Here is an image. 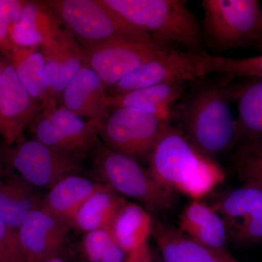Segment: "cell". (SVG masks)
<instances>
[{
  "mask_svg": "<svg viewBox=\"0 0 262 262\" xmlns=\"http://www.w3.org/2000/svg\"><path fill=\"white\" fill-rule=\"evenodd\" d=\"M37 262H72L70 261V258L67 257L64 255L62 253L61 251L54 254L50 255V256H46V257L39 260Z\"/></svg>",
  "mask_w": 262,
  "mask_h": 262,
  "instance_id": "836d02e7",
  "label": "cell"
},
{
  "mask_svg": "<svg viewBox=\"0 0 262 262\" xmlns=\"http://www.w3.org/2000/svg\"><path fill=\"white\" fill-rule=\"evenodd\" d=\"M161 262H239L227 251L207 247L173 226L155 221L152 234Z\"/></svg>",
  "mask_w": 262,
  "mask_h": 262,
  "instance_id": "2e32d148",
  "label": "cell"
},
{
  "mask_svg": "<svg viewBox=\"0 0 262 262\" xmlns=\"http://www.w3.org/2000/svg\"><path fill=\"white\" fill-rule=\"evenodd\" d=\"M46 66L48 93L58 102L66 87L84 64L82 47L75 36L65 29L56 37L39 46Z\"/></svg>",
  "mask_w": 262,
  "mask_h": 262,
  "instance_id": "5bb4252c",
  "label": "cell"
},
{
  "mask_svg": "<svg viewBox=\"0 0 262 262\" xmlns=\"http://www.w3.org/2000/svg\"><path fill=\"white\" fill-rule=\"evenodd\" d=\"M1 80H2V69H1V67H0V85H1Z\"/></svg>",
  "mask_w": 262,
  "mask_h": 262,
  "instance_id": "e575fe53",
  "label": "cell"
},
{
  "mask_svg": "<svg viewBox=\"0 0 262 262\" xmlns=\"http://www.w3.org/2000/svg\"><path fill=\"white\" fill-rule=\"evenodd\" d=\"M126 262H154L148 245L136 252L127 254Z\"/></svg>",
  "mask_w": 262,
  "mask_h": 262,
  "instance_id": "d6a6232c",
  "label": "cell"
},
{
  "mask_svg": "<svg viewBox=\"0 0 262 262\" xmlns=\"http://www.w3.org/2000/svg\"><path fill=\"white\" fill-rule=\"evenodd\" d=\"M171 120L134 108H115L98 127V136L110 149L140 162L151 150Z\"/></svg>",
  "mask_w": 262,
  "mask_h": 262,
  "instance_id": "ba28073f",
  "label": "cell"
},
{
  "mask_svg": "<svg viewBox=\"0 0 262 262\" xmlns=\"http://www.w3.org/2000/svg\"><path fill=\"white\" fill-rule=\"evenodd\" d=\"M126 201L124 196L106 185L84 202L71 221L70 227L84 234L108 229L117 212Z\"/></svg>",
  "mask_w": 262,
  "mask_h": 262,
  "instance_id": "484cf974",
  "label": "cell"
},
{
  "mask_svg": "<svg viewBox=\"0 0 262 262\" xmlns=\"http://www.w3.org/2000/svg\"><path fill=\"white\" fill-rule=\"evenodd\" d=\"M106 90L94 71L83 64L66 87L61 100L63 106L77 116L101 122L110 110Z\"/></svg>",
  "mask_w": 262,
  "mask_h": 262,
  "instance_id": "e0dca14e",
  "label": "cell"
},
{
  "mask_svg": "<svg viewBox=\"0 0 262 262\" xmlns=\"http://www.w3.org/2000/svg\"><path fill=\"white\" fill-rule=\"evenodd\" d=\"M0 262H28L20 246L17 229L11 228L1 221Z\"/></svg>",
  "mask_w": 262,
  "mask_h": 262,
  "instance_id": "f546056e",
  "label": "cell"
},
{
  "mask_svg": "<svg viewBox=\"0 0 262 262\" xmlns=\"http://www.w3.org/2000/svg\"><path fill=\"white\" fill-rule=\"evenodd\" d=\"M187 83L184 81H178L150 86L117 96L108 95L107 103L110 108H134L171 120L174 105L185 94Z\"/></svg>",
  "mask_w": 262,
  "mask_h": 262,
  "instance_id": "d6986e66",
  "label": "cell"
},
{
  "mask_svg": "<svg viewBox=\"0 0 262 262\" xmlns=\"http://www.w3.org/2000/svg\"><path fill=\"white\" fill-rule=\"evenodd\" d=\"M214 56L170 48L138 67L110 88V96L170 82L190 81L214 73Z\"/></svg>",
  "mask_w": 262,
  "mask_h": 262,
  "instance_id": "9c48e42d",
  "label": "cell"
},
{
  "mask_svg": "<svg viewBox=\"0 0 262 262\" xmlns=\"http://www.w3.org/2000/svg\"><path fill=\"white\" fill-rule=\"evenodd\" d=\"M5 59L12 65L18 80L29 94L40 103L43 110L58 106V102L48 93L46 66L40 51L36 48L13 46Z\"/></svg>",
  "mask_w": 262,
  "mask_h": 262,
  "instance_id": "cb8c5ba5",
  "label": "cell"
},
{
  "mask_svg": "<svg viewBox=\"0 0 262 262\" xmlns=\"http://www.w3.org/2000/svg\"><path fill=\"white\" fill-rule=\"evenodd\" d=\"M215 73L224 74L229 78H262V55L247 58L216 56Z\"/></svg>",
  "mask_w": 262,
  "mask_h": 262,
  "instance_id": "83f0119b",
  "label": "cell"
},
{
  "mask_svg": "<svg viewBox=\"0 0 262 262\" xmlns=\"http://www.w3.org/2000/svg\"><path fill=\"white\" fill-rule=\"evenodd\" d=\"M233 160L236 171L244 184L262 189V144H239Z\"/></svg>",
  "mask_w": 262,
  "mask_h": 262,
  "instance_id": "4316f807",
  "label": "cell"
},
{
  "mask_svg": "<svg viewBox=\"0 0 262 262\" xmlns=\"http://www.w3.org/2000/svg\"><path fill=\"white\" fill-rule=\"evenodd\" d=\"M170 49L168 43L157 39H111L84 46V64L110 89L146 62Z\"/></svg>",
  "mask_w": 262,
  "mask_h": 262,
  "instance_id": "30bf717a",
  "label": "cell"
},
{
  "mask_svg": "<svg viewBox=\"0 0 262 262\" xmlns=\"http://www.w3.org/2000/svg\"><path fill=\"white\" fill-rule=\"evenodd\" d=\"M70 226L39 207L17 229L28 262L61 251Z\"/></svg>",
  "mask_w": 262,
  "mask_h": 262,
  "instance_id": "9a60e30c",
  "label": "cell"
},
{
  "mask_svg": "<svg viewBox=\"0 0 262 262\" xmlns=\"http://www.w3.org/2000/svg\"><path fill=\"white\" fill-rule=\"evenodd\" d=\"M42 196L37 188L11 172L0 173V221L17 229L34 210Z\"/></svg>",
  "mask_w": 262,
  "mask_h": 262,
  "instance_id": "7402d4cb",
  "label": "cell"
},
{
  "mask_svg": "<svg viewBox=\"0 0 262 262\" xmlns=\"http://www.w3.org/2000/svg\"><path fill=\"white\" fill-rule=\"evenodd\" d=\"M178 228L207 247L227 251L226 245L229 239L223 219L213 207L199 200H194L184 208Z\"/></svg>",
  "mask_w": 262,
  "mask_h": 262,
  "instance_id": "44dd1931",
  "label": "cell"
},
{
  "mask_svg": "<svg viewBox=\"0 0 262 262\" xmlns=\"http://www.w3.org/2000/svg\"><path fill=\"white\" fill-rule=\"evenodd\" d=\"M242 83L231 84L232 97L238 110V143L262 144V78H248Z\"/></svg>",
  "mask_w": 262,
  "mask_h": 262,
  "instance_id": "603a6c76",
  "label": "cell"
},
{
  "mask_svg": "<svg viewBox=\"0 0 262 262\" xmlns=\"http://www.w3.org/2000/svg\"><path fill=\"white\" fill-rule=\"evenodd\" d=\"M27 1L0 0V18L10 27L18 21Z\"/></svg>",
  "mask_w": 262,
  "mask_h": 262,
  "instance_id": "4dcf8cb0",
  "label": "cell"
},
{
  "mask_svg": "<svg viewBox=\"0 0 262 262\" xmlns=\"http://www.w3.org/2000/svg\"><path fill=\"white\" fill-rule=\"evenodd\" d=\"M13 46L9 39V27L0 18V51L5 57Z\"/></svg>",
  "mask_w": 262,
  "mask_h": 262,
  "instance_id": "1f68e13d",
  "label": "cell"
},
{
  "mask_svg": "<svg viewBox=\"0 0 262 262\" xmlns=\"http://www.w3.org/2000/svg\"><path fill=\"white\" fill-rule=\"evenodd\" d=\"M211 206L225 222L229 239L239 246L262 243V189L249 184L224 193Z\"/></svg>",
  "mask_w": 262,
  "mask_h": 262,
  "instance_id": "7c38bea8",
  "label": "cell"
},
{
  "mask_svg": "<svg viewBox=\"0 0 262 262\" xmlns=\"http://www.w3.org/2000/svg\"><path fill=\"white\" fill-rule=\"evenodd\" d=\"M125 262H126V260H125Z\"/></svg>",
  "mask_w": 262,
  "mask_h": 262,
  "instance_id": "8d00e7d4",
  "label": "cell"
},
{
  "mask_svg": "<svg viewBox=\"0 0 262 262\" xmlns=\"http://www.w3.org/2000/svg\"><path fill=\"white\" fill-rule=\"evenodd\" d=\"M147 164L149 173L162 185L192 201L209 194L225 179L217 162L201 152L171 124L157 141Z\"/></svg>",
  "mask_w": 262,
  "mask_h": 262,
  "instance_id": "7a4b0ae2",
  "label": "cell"
},
{
  "mask_svg": "<svg viewBox=\"0 0 262 262\" xmlns=\"http://www.w3.org/2000/svg\"><path fill=\"white\" fill-rule=\"evenodd\" d=\"M204 29L220 51L246 47L262 39V9L257 0H203Z\"/></svg>",
  "mask_w": 262,
  "mask_h": 262,
  "instance_id": "8992f818",
  "label": "cell"
},
{
  "mask_svg": "<svg viewBox=\"0 0 262 262\" xmlns=\"http://www.w3.org/2000/svg\"><path fill=\"white\" fill-rule=\"evenodd\" d=\"M105 187L106 184L80 174L67 176L48 189L39 207L70 226L71 221L84 202Z\"/></svg>",
  "mask_w": 262,
  "mask_h": 262,
  "instance_id": "ac0fdd59",
  "label": "cell"
},
{
  "mask_svg": "<svg viewBox=\"0 0 262 262\" xmlns=\"http://www.w3.org/2000/svg\"><path fill=\"white\" fill-rule=\"evenodd\" d=\"M0 161L8 171L38 189H49L67 176L82 170L80 158L51 149L34 139L5 145L0 152Z\"/></svg>",
  "mask_w": 262,
  "mask_h": 262,
  "instance_id": "52a82bcc",
  "label": "cell"
},
{
  "mask_svg": "<svg viewBox=\"0 0 262 262\" xmlns=\"http://www.w3.org/2000/svg\"><path fill=\"white\" fill-rule=\"evenodd\" d=\"M100 124L94 120H82L64 106H58L38 115L31 130L33 139L44 145L81 159L99 144Z\"/></svg>",
  "mask_w": 262,
  "mask_h": 262,
  "instance_id": "8fae6325",
  "label": "cell"
},
{
  "mask_svg": "<svg viewBox=\"0 0 262 262\" xmlns=\"http://www.w3.org/2000/svg\"><path fill=\"white\" fill-rule=\"evenodd\" d=\"M154 222L145 208L126 201L117 212L108 231L114 241L127 254H130L148 245Z\"/></svg>",
  "mask_w": 262,
  "mask_h": 262,
  "instance_id": "d4e9b609",
  "label": "cell"
},
{
  "mask_svg": "<svg viewBox=\"0 0 262 262\" xmlns=\"http://www.w3.org/2000/svg\"><path fill=\"white\" fill-rule=\"evenodd\" d=\"M44 2L67 29L84 42V46L111 39H154L148 33L131 25L103 0Z\"/></svg>",
  "mask_w": 262,
  "mask_h": 262,
  "instance_id": "5b68a950",
  "label": "cell"
},
{
  "mask_svg": "<svg viewBox=\"0 0 262 262\" xmlns=\"http://www.w3.org/2000/svg\"><path fill=\"white\" fill-rule=\"evenodd\" d=\"M131 25L161 42L201 53L199 24L182 0H103Z\"/></svg>",
  "mask_w": 262,
  "mask_h": 262,
  "instance_id": "3957f363",
  "label": "cell"
},
{
  "mask_svg": "<svg viewBox=\"0 0 262 262\" xmlns=\"http://www.w3.org/2000/svg\"><path fill=\"white\" fill-rule=\"evenodd\" d=\"M0 136L5 145L11 146L21 140L24 131L42 107L24 87L9 62L0 60Z\"/></svg>",
  "mask_w": 262,
  "mask_h": 262,
  "instance_id": "4fadbf2b",
  "label": "cell"
},
{
  "mask_svg": "<svg viewBox=\"0 0 262 262\" xmlns=\"http://www.w3.org/2000/svg\"><path fill=\"white\" fill-rule=\"evenodd\" d=\"M114 242L108 229H99L84 234L80 251L84 261L102 262Z\"/></svg>",
  "mask_w": 262,
  "mask_h": 262,
  "instance_id": "f1b7e54d",
  "label": "cell"
},
{
  "mask_svg": "<svg viewBox=\"0 0 262 262\" xmlns=\"http://www.w3.org/2000/svg\"><path fill=\"white\" fill-rule=\"evenodd\" d=\"M94 149V173L100 182L122 196L139 202L149 211L165 212L173 208L175 192L162 185L140 163L103 143Z\"/></svg>",
  "mask_w": 262,
  "mask_h": 262,
  "instance_id": "277c9868",
  "label": "cell"
},
{
  "mask_svg": "<svg viewBox=\"0 0 262 262\" xmlns=\"http://www.w3.org/2000/svg\"><path fill=\"white\" fill-rule=\"evenodd\" d=\"M61 21L44 1H27L21 16L9 27V39L13 46L37 48L62 32Z\"/></svg>",
  "mask_w": 262,
  "mask_h": 262,
  "instance_id": "ffe728a7",
  "label": "cell"
},
{
  "mask_svg": "<svg viewBox=\"0 0 262 262\" xmlns=\"http://www.w3.org/2000/svg\"><path fill=\"white\" fill-rule=\"evenodd\" d=\"M261 42V44H262V39H261V42Z\"/></svg>",
  "mask_w": 262,
  "mask_h": 262,
  "instance_id": "d590c367",
  "label": "cell"
},
{
  "mask_svg": "<svg viewBox=\"0 0 262 262\" xmlns=\"http://www.w3.org/2000/svg\"><path fill=\"white\" fill-rule=\"evenodd\" d=\"M228 80L200 84L173 112L177 127L203 155L215 160L238 144Z\"/></svg>",
  "mask_w": 262,
  "mask_h": 262,
  "instance_id": "6da1fadb",
  "label": "cell"
}]
</instances>
